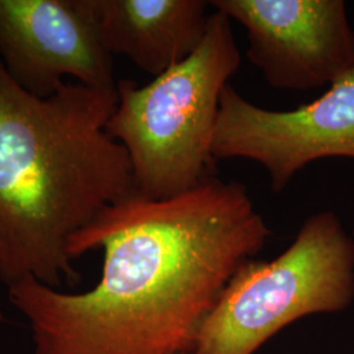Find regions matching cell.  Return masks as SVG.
<instances>
[{"label":"cell","instance_id":"cell-1","mask_svg":"<svg viewBox=\"0 0 354 354\" xmlns=\"http://www.w3.org/2000/svg\"><path fill=\"white\" fill-rule=\"evenodd\" d=\"M270 230L239 181L213 177L165 200L138 193L108 207L70 241L76 257L104 251L83 292L26 279L8 288L33 354H192L228 282Z\"/></svg>","mask_w":354,"mask_h":354},{"label":"cell","instance_id":"cell-2","mask_svg":"<svg viewBox=\"0 0 354 354\" xmlns=\"http://www.w3.org/2000/svg\"><path fill=\"white\" fill-rule=\"evenodd\" d=\"M115 88L66 83L41 99L0 61V281L75 286L70 241L136 194L130 158L106 133Z\"/></svg>","mask_w":354,"mask_h":354},{"label":"cell","instance_id":"cell-3","mask_svg":"<svg viewBox=\"0 0 354 354\" xmlns=\"http://www.w3.org/2000/svg\"><path fill=\"white\" fill-rule=\"evenodd\" d=\"M241 61L231 20L215 10L187 59L146 86L117 82L118 104L106 133L125 147L140 196L165 200L215 177L219 104Z\"/></svg>","mask_w":354,"mask_h":354},{"label":"cell","instance_id":"cell-4","mask_svg":"<svg viewBox=\"0 0 354 354\" xmlns=\"http://www.w3.org/2000/svg\"><path fill=\"white\" fill-rule=\"evenodd\" d=\"M354 301V239L332 212L308 216L286 251L228 282L192 354H254L281 329Z\"/></svg>","mask_w":354,"mask_h":354},{"label":"cell","instance_id":"cell-5","mask_svg":"<svg viewBox=\"0 0 354 354\" xmlns=\"http://www.w3.org/2000/svg\"><path fill=\"white\" fill-rule=\"evenodd\" d=\"M215 159L241 158L263 165L279 193L306 165L324 158L354 159V64L314 102L272 111L228 84L215 127Z\"/></svg>","mask_w":354,"mask_h":354},{"label":"cell","instance_id":"cell-6","mask_svg":"<svg viewBox=\"0 0 354 354\" xmlns=\"http://www.w3.org/2000/svg\"><path fill=\"white\" fill-rule=\"evenodd\" d=\"M245 28L247 58L282 91L333 83L354 64V30L342 0H213Z\"/></svg>","mask_w":354,"mask_h":354},{"label":"cell","instance_id":"cell-7","mask_svg":"<svg viewBox=\"0 0 354 354\" xmlns=\"http://www.w3.org/2000/svg\"><path fill=\"white\" fill-rule=\"evenodd\" d=\"M92 0H0V61L28 93L50 97L66 77L115 88Z\"/></svg>","mask_w":354,"mask_h":354},{"label":"cell","instance_id":"cell-8","mask_svg":"<svg viewBox=\"0 0 354 354\" xmlns=\"http://www.w3.org/2000/svg\"><path fill=\"white\" fill-rule=\"evenodd\" d=\"M207 6L203 0H92L104 48L153 77L200 46Z\"/></svg>","mask_w":354,"mask_h":354},{"label":"cell","instance_id":"cell-9","mask_svg":"<svg viewBox=\"0 0 354 354\" xmlns=\"http://www.w3.org/2000/svg\"><path fill=\"white\" fill-rule=\"evenodd\" d=\"M4 322V315H3V313L0 311V323H3Z\"/></svg>","mask_w":354,"mask_h":354}]
</instances>
